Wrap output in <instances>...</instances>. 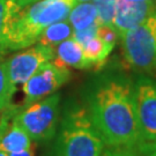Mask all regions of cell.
I'll use <instances>...</instances> for the list:
<instances>
[{
  "label": "cell",
  "instance_id": "cell-13",
  "mask_svg": "<svg viewBox=\"0 0 156 156\" xmlns=\"http://www.w3.org/2000/svg\"><path fill=\"white\" fill-rule=\"evenodd\" d=\"M68 20L72 24L73 30H80L89 27L97 21V9L94 2H80L75 5L69 15Z\"/></svg>",
  "mask_w": 156,
  "mask_h": 156
},
{
  "label": "cell",
  "instance_id": "cell-9",
  "mask_svg": "<svg viewBox=\"0 0 156 156\" xmlns=\"http://www.w3.org/2000/svg\"><path fill=\"white\" fill-rule=\"evenodd\" d=\"M156 8V2H134L127 0H117L116 14L112 27L118 36H123L128 30L138 27Z\"/></svg>",
  "mask_w": 156,
  "mask_h": 156
},
{
  "label": "cell",
  "instance_id": "cell-8",
  "mask_svg": "<svg viewBox=\"0 0 156 156\" xmlns=\"http://www.w3.org/2000/svg\"><path fill=\"white\" fill-rule=\"evenodd\" d=\"M55 51L51 48L37 44L6 59V67L11 81L15 86L23 84L43 64L53 60Z\"/></svg>",
  "mask_w": 156,
  "mask_h": 156
},
{
  "label": "cell",
  "instance_id": "cell-11",
  "mask_svg": "<svg viewBox=\"0 0 156 156\" xmlns=\"http://www.w3.org/2000/svg\"><path fill=\"white\" fill-rule=\"evenodd\" d=\"M73 35V27L69 20H62L59 22H56L53 24L45 28L42 34L39 35L37 43L43 46H48L53 50H56L58 45L62 43L67 38L72 37Z\"/></svg>",
  "mask_w": 156,
  "mask_h": 156
},
{
  "label": "cell",
  "instance_id": "cell-17",
  "mask_svg": "<svg viewBox=\"0 0 156 156\" xmlns=\"http://www.w3.org/2000/svg\"><path fill=\"white\" fill-rule=\"evenodd\" d=\"M102 156H144L140 147H106Z\"/></svg>",
  "mask_w": 156,
  "mask_h": 156
},
{
  "label": "cell",
  "instance_id": "cell-5",
  "mask_svg": "<svg viewBox=\"0 0 156 156\" xmlns=\"http://www.w3.org/2000/svg\"><path fill=\"white\" fill-rule=\"evenodd\" d=\"M60 95L52 94L43 100L22 106L15 116V120L29 134L33 141L45 142L57 133L59 122Z\"/></svg>",
  "mask_w": 156,
  "mask_h": 156
},
{
  "label": "cell",
  "instance_id": "cell-6",
  "mask_svg": "<svg viewBox=\"0 0 156 156\" xmlns=\"http://www.w3.org/2000/svg\"><path fill=\"white\" fill-rule=\"evenodd\" d=\"M69 78L71 72L68 68L57 66L53 62L43 64L34 73V75L23 83L24 102L22 106H28L34 102L52 95V93L66 83Z\"/></svg>",
  "mask_w": 156,
  "mask_h": 156
},
{
  "label": "cell",
  "instance_id": "cell-7",
  "mask_svg": "<svg viewBox=\"0 0 156 156\" xmlns=\"http://www.w3.org/2000/svg\"><path fill=\"white\" fill-rule=\"evenodd\" d=\"M134 101L144 142L156 140V81L142 78L134 86Z\"/></svg>",
  "mask_w": 156,
  "mask_h": 156
},
{
  "label": "cell",
  "instance_id": "cell-24",
  "mask_svg": "<svg viewBox=\"0 0 156 156\" xmlns=\"http://www.w3.org/2000/svg\"><path fill=\"white\" fill-rule=\"evenodd\" d=\"M0 156H9V154L6 153L5 151H2V149H0Z\"/></svg>",
  "mask_w": 156,
  "mask_h": 156
},
{
  "label": "cell",
  "instance_id": "cell-14",
  "mask_svg": "<svg viewBox=\"0 0 156 156\" xmlns=\"http://www.w3.org/2000/svg\"><path fill=\"white\" fill-rule=\"evenodd\" d=\"M21 9L15 0H0V59L5 58L7 48V29L12 17Z\"/></svg>",
  "mask_w": 156,
  "mask_h": 156
},
{
  "label": "cell",
  "instance_id": "cell-22",
  "mask_svg": "<svg viewBox=\"0 0 156 156\" xmlns=\"http://www.w3.org/2000/svg\"><path fill=\"white\" fill-rule=\"evenodd\" d=\"M36 1H38V0H15V2H16L17 5L20 6L21 8L23 7H26V6H29L34 4V2H36Z\"/></svg>",
  "mask_w": 156,
  "mask_h": 156
},
{
  "label": "cell",
  "instance_id": "cell-23",
  "mask_svg": "<svg viewBox=\"0 0 156 156\" xmlns=\"http://www.w3.org/2000/svg\"><path fill=\"white\" fill-rule=\"evenodd\" d=\"M127 1H134V2H156V0H127Z\"/></svg>",
  "mask_w": 156,
  "mask_h": 156
},
{
  "label": "cell",
  "instance_id": "cell-2",
  "mask_svg": "<svg viewBox=\"0 0 156 156\" xmlns=\"http://www.w3.org/2000/svg\"><path fill=\"white\" fill-rule=\"evenodd\" d=\"M76 0H38L12 17L7 29V48L21 50L37 43L45 28L68 19Z\"/></svg>",
  "mask_w": 156,
  "mask_h": 156
},
{
  "label": "cell",
  "instance_id": "cell-15",
  "mask_svg": "<svg viewBox=\"0 0 156 156\" xmlns=\"http://www.w3.org/2000/svg\"><path fill=\"white\" fill-rule=\"evenodd\" d=\"M15 90L16 86L11 81L6 67V59L2 58L0 59V111L12 105Z\"/></svg>",
  "mask_w": 156,
  "mask_h": 156
},
{
  "label": "cell",
  "instance_id": "cell-1",
  "mask_svg": "<svg viewBox=\"0 0 156 156\" xmlns=\"http://www.w3.org/2000/svg\"><path fill=\"white\" fill-rule=\"evenodd\" d=\"M90 120L109 147L144 145L135 101L134 86L120 78L105 79L89 96Z\"/></svg>",
  "mask_w": 156,
  "mask_h": 156
},
{
  "label": "cell",
  "instance_id": "cell-12",
  "mask_svg": "<svg viewBox=\"0 0 156 156\" xmlns=\"http://www.w3.org/2000/svg\"><path fill=\"white\" fill-rule=\"evenodd\" d=\"M82 48H83L86 59L90 62V65L95 71H97L104 66L108 57L110 56L115 46L106 44L98 36H95L94 38L90 39Z\"/></svg>",
  "mask_w": 156,
  "mask_h": 156
},
{
  "label": "cell",
  "instance_id": "cell-18",
  "mask_svg": "<svg viewBox=\"0 0 156 156\" xmlns=\"http://www.w3.org/2000/svg\"><path fill=\"white\" fill-rule=\"evenodd\" d=\"M98 24L94 23L89 27L84 29H80V30H73L72 38L75 39L80 45L83 46L86 43H88L90 39L94 38L95 36H97V31H98Z\"/></svg>",
  "mask_w": 156,
  "mask_h": 156
},
{
  "label": "cell",
  "instance_id": "cell-21",
  "mask_svg": "<svg viewBox=\"0 0 156 156\" xmlns=\"http://www.w3.org/2000/svg\"><path fill=\"white\" fill-rule=\"evenodd\" d=\"M9 156H36V155H35V149H34V146H33L31 148H29L27 151L13 153V154H9Z\"/></svg>",
  "mask_w": 156,
  "mask_h": 156
},
{
  "label": "cell",
  "instance_id": "cell-4",
  "mask_svg": "<svg viewBox=\"0 0 156 156\" xmlns=\"http://www.w3.org/2000/svg\"><path fill=\"white\" fill-rule=\"evenodd\" d=\"M126 65L139 71L156 68V8L138 27L122 36Z\"/></svg>",
  "mask_w": 156,
  "mask_h": 156
},
{
  "label": "cell",
  "instance_id": "cell-19",
  "mask_svg": "<svg viewBox=\"0 0 156 156\" xmlns=\"http://www.w3.org/2000/svg\"><path fill=\"white\" fill-rule=\"evenodd\" d=\"M97 36L103 42H105L106 44L115 46L118 37V34L112 26H100L98 27V31H97Z\"/></svg>",
  "mask_w": 156,
  "mask_h": 156
},
{
  "label": "cell",
  "instance_id": "cell-3",
  "mask_svg": "<svg viewBox=\"0 0 156 156\" xmlns=\"http://www.w3.org/2000/svg\"><path fill=\"white\" fill-rule=\"evenodd\" d=\"M105 142L90 120L88 110L78 108L62 122L53 156H102Z\"/></svg>",
  "mask_w": 156,
  "mask_h": 156
},
{
  "label": "cell",
  "instance_id": "cell-16",
  "mask_svg": "<svg viewBox=\"0 0 156 156\" xmlns=\"http://www.w3.org/2000/svg\"><path fill=\"white\" fill-rule=\"evenodd\" d=\"M97 9L98 26H112V21L116 14L117 0H93Z\"/></svg>",
  "mask_w": 156,
  "mask_h": 156
},
{
  "label": "cell",
  "instance_id": "cell-25",
  "mask_svg": "<svg viewBox=\"0 0 156 156\" xmlns=\"http://www.w3.org/2000/svg\"><path fill=\"white\" fill-rule=\"evenodd\" d=\"M76 1H79V2H89L91 0H76Z\"/></svg>",
  "mask_w": 156,
  "mask_h": 156
},
{
  "label": "cell",
  "instance_id": "cell-10",
  "mask_svg": "<svg viewBox=\"0 0 156 156\" xmlns=\"http://www.w3.org/2000/svg\"><path fill=\"white\" fill-rule=\"evenodd\" d=\"M53 62L57 66L76 69H90L93 68L90 62L86 59L83 48L72 37L67 38L58 45L55 51Z\"/></svg>",
  "mask_w": 156,
  "mask_h": 156
},
{
  "label": "cell",
  "instance_id": "cell-20",
  "mask_svg": "<svg viewBox=\"0 0 156 156\" xmlns=\"http://www.w3.org/2000/svg\"><path fill=\"white\" fill-rule=\"evenodd\" d=\"M141 151L145 153L146 156H156V140L151 142H145L140 146Z\"/></svg>",
  "mask_w": 156,
  "mask_h": 156
}]
</instances>
